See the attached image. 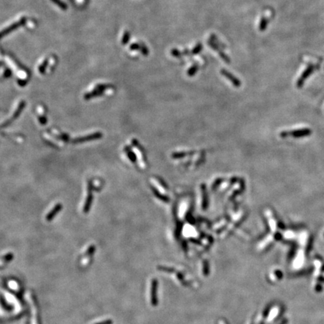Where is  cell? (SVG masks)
Instances as JSON below:
<instances>
[{"instance_id":"obj_1","label":"cell","mask_w":324,"mask_h":324,"mask_svg":"<svg viewBox=\"0 0 324 324\" xmlns=\"http://www.w3.org/2000/svg\"><path fill=\"white\" fill-rule=\"evenodd\" d=\"M311 130L309 129H301V130H296L294 132H292L290 133V134H292L293 136L296 137H305V136H308L311 134Z\"/></svg>"}]
</instances>
